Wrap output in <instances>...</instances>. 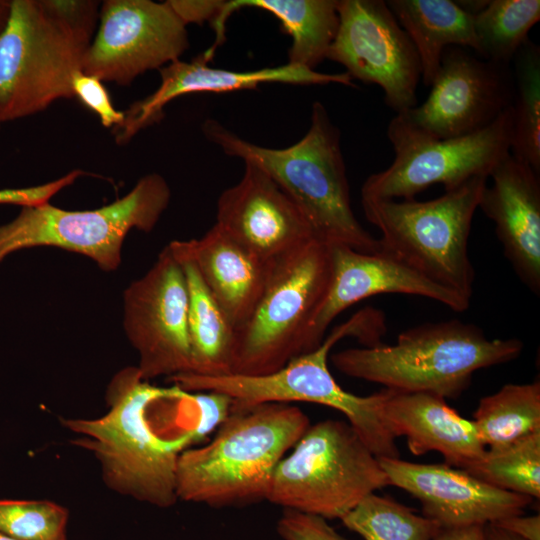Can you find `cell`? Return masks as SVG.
<instances>
[{
    "mask_svg": "<svg viewBox=\"0 0 540 540\" xmlns=\"http://www.w3.org/2000/svg\"><path fill=\"white\" fill-rule=\"evenodd\" d=\"M166 180L150 173L124 197L93 210H65L49 203L22 207L0 226V263L10 254L51 246L89 257L104 271L121 263L123 242L131 229L150 232L169 205Z\"/></svg>",
    "mask_w": 540,
    "mask_h": 540,
    "instance_id": "10",
    "label": "cell"
},
{
    "mask_svg": "<svg viewBox=\"0 0 540 540\" xmlns=\"http://www.w3.org/2000/svg\"><path fill=\"white\" fill-rule=\"evenodd\" d=\"M11 10L10 0H0V36L4 31Z\"/></svg>",
    "mask_w": 540,
    "mask_h": 540,
    "instance_id": "38",
    "label": "cell"
},
{
    "mask_svg": "<svg viewBox=\"0 0 540 540\" xmlns=\"http://www.w3.org/2000/svg\"><path fill=\"white\" fill-rule=\"evenodd\" d=\"M513 135L510 153L540 173V48L528 39L512 62Z\"/></svg>",
    "mask_w": 540,
    "mask_h": 540,
    "instance_id": "27",
    "label": "cell"
},
{
    "mask_svg": "<svg viewBox=\"0 0 540 540\" xmlns=\"http://www.w3.org/2000/svg\"><path fill=\"white\" fill-rule=\"evenodd\" d=\"M330 279L329 245L317 239L270 261L256 305L235 329L231 374H271L308 353L309 327Z\"/></svg>",
    "mask_w": 540,
    "mask_h": 540,
    "instance_id": "7",
    "label": "cell"
},
{
    "mask_svg": "<svg viewBox=\"0 0 540 540\" xmlns=\"http://www.w3.org/2000/svg\"><path fill=\"white\" fill-rule=\"evenodd\" d=\"M383 334L384 317L379 311L366 308L335 327L315 350L292 359L271 374L201 376L186 373L169 380L186 392L226 395L232 400V408L272 402H309L330 407L345 415L376 457L397 458L396 438L382 419L383 390L369 396L347 392L336 382L327 363L331 348L339 340L355 337L364 347H372L380 344Z\"/></svg>",
    "mask_w": 540,
    "mask_h": 540,
    "instance_id": "4",
    "label": "cell"
},
{
    "mask_svg": "<svg viewBox=\"0 0 540 540\" xmlns=\"http://www.w3.org/2000/svg\"><path fill=\"white\" fill-rule=\"evenodd\" d=\"M382 419L395 437L405 436L414 455L437 451L445 463L466 469L486 448L474 422L451 408L444 397L429 392H401L384 388Z\"/></svg>",
    "mask_w": 540,
    "mask_h": 540,
    "instance_id": "21",
    "label": "cell"
},
{
    "mask_svg": "<svg viewBox=\"0 0 540 540\" xmlns=\"http://www.w3.org/2000/svg\"><path fill=\"white\" fill-rule=\"evenodd\" d=\"M539 20V0H489L474 15L477 54L487 60L511 64Z\"/></svg>",
    "mask_w": 540,
    "mask_h": 540,
    "instance_id": "28",
    "label": "cell"
},
{
    "mask_svg": "<svg viewBox=\"0 0 540 540\" xmlns=\"http://www.w3.org/2000/svg\"><path fill=\"white\" fill-rule=\"evenodd\" d=\"M478 208L492 220L523 284L540 293V173L510 152L490 172Z\"/></svg>",
    "mask_w": 540,
    "mask_h": 540,
    "instance_id": "20",
    "label": "cell"
},
{
    "mask_svg": "<svg viewBox=\"0 0 540 540\" xmlns=\"http://www.w3.org/2000/svg\"><path fill=\"white\" fill-rule=\"evenodd\" d=\"M389 485L378 457L348 421L327 419L310 425L278 463L266 501L341 520L366 496Z\"/></svg>",
    "mask_w": 540,
    "mask_h": 540,
    "instance_id": "9",
    "label": "cell"
},
{
    "mask_svg": "<svg viewBox=\"0 0 540 540\" xmlns=\"http://www.w3.org/2000/svg\"><path fill=\"white\" fill-rule=\"evenodd\" d=\"M276 530L283 540H347L326 519L293 510H284Z\"/></svg>",
    "mask_w": 540,
    "mask_h": 540,
    "instance_id": "33",
    "label": "cell"
},
{
    "mask_svg": "<svg viewBox=\"0 0 540 540\" xmlns=\"http://www.w3.org/2000/svg\"><path fill=\"white\" fill-rule=\"evenodd\" d=\"M159 87L124 111L123 123L113 129L116 143L126 144L140 131L157 124L164 117V107L179 96L192 93H226L255 89L263 83L292 85H327L336 83L354 87L346 73H323L309 68L284 64L254 71H231L213 68L202 55L191 62L176 60L159 69Z\"/></svg>",
    "mask_w": 540,
    "mask_h": 540,
    "instance_id": "19",
    "label": "cell"
},
{
    "mask_svg": "<svg viewBox=\"0 0 540 540\" xmlns=\"http://www.w3.org/2000/svg\"><path fill=\"white\" fill-rule=\"evenodd\" d=\"M386 3L417 51L425 86H431L446 48H469L477 54L474 16L456 1L389 0Z\"/></svg>",
    "mask_w": 540,
    "mask_h": 540,
    "instance_id": "24",
    "label": "cell"
},
{
    "mask_svg": "<svg viewBox=\"0 0 540 540\" xmlns=\"http://www.w3.org/2000/svg\"><path fill=\"white\" fill-rule=\"evenodd\" d=\"M169 246L194 263L234 328L241 326L263 291L270 262L260 259L217 225L198 239L177 240Z\"/></svg>",
    "mask_w": 540,
    "mask_h": 540,
    "instance_id": "22",
    "label": "cell"
},
{
    "mask_svg": "<svg viewBox=\"0 0 540 540\" xmlns=\"http://www.w3.org/2000/svg\"><path fill=\"white\" fill-rule=\"evenodd\" d=\"M511 64L477 57L463 47L445 49L426 100L396 114L412 130L435 139L469 135L512 107Z\"/></svg>",
    "mask_w": 540,
    "mask_h": 540,
    "instance_id": "14",
    "label": "cell"
},
{
    "mask_svg": "<svg viewBox=\"0 0 540 540\" xmlns=\"http://www.w3.org/2000/svg\"><path fill=\"white\" fill-rule=\"evenodd\" d=\"M0 540H18L3 533H0Z\"/></svg>",
    "mask_w": 540,
    "mask_h": 540,
    "instance_id": "39",
    "label": "cell"
},
{
    "mask_svg": "<svg viewBox=\"0 0 540 540\" xmlns=\"http://www.w3.org/2000/svg\"><path fill=\"white\" fill-rule=\"evenodd\" d=\"M487 540H524L512 533H509L493 524L485 526Z\"/></svg>",
    "mask_w": 540,
    "mask_h": 540,
    "instance_id": "37",
    "label": "cell"
},
{
    "mask_svg": "<svg viewBox=\"0 0 540 540\" xmlns=\"http://www.w3.org/2000/svg\"><path fill=\"white\" fill-rule=\"evenodd\" d=\"M339 26L327 59L354 80L378 85L396 114L417 105V51L386 1L339 0Z\"/></svg>",
    "mask_w": 540,
    "mask_h": 540,
    "instance_id": "12",
    "label": "cell"
},
{
    "mask_svg": "<svg viewBox=\"0 0 540 540\" xmlns=\"http://www.w3.org/2000/svg\"><path fill=\"white\" fill-rule=\"evenodd\" d=\"M1 124H2V123L0 122V125H1Z\"/></svg>",
    "mask_w": 540,
    "mask_h": 540,
    "instance_id": "40",
    "label": "cell"
},
{
    "mask_svg": "<svg viewBox=\"0 0 540 540\" xmlns=\"http://www.w3.org/2000/svg\"><path fill=\"white\" fill-rule=\"evenodd\" d=\"M487 180L474 177L428 201L361 199L362 208L381 232L383 252L471 300L475 272L468 239Z\"/></svg>",
    "mask_w": 540,
    "mask_h": 540,
    "instance_id": "6",
    "label": "cell"
},
{
    "mask_svg": "<svg viewBox=\"0 0 540 540\" xmlns=\"http://www.w3.org/2000/svg\"><path fill=\"white\" fill-rule=\"evenodd\" d=\"M169 389L143 379L136 366L126 367L108 384L105 414L60 419L77 435L72 443L94 455L109 489L158 508H169L178 501L179 456L200 441L194 430L166 438L154 429L149 413Z\"/></svg>",
    "mask_w": 540,
    "mask_h": 540,
    "instance_id": "1",
    "label": "cell"
},
{
    "mask_svg": "<svg viewBox=\"0 0 540 540\" xmlns=\"http://www.w3.org/2000/svg\"><path fill=\"white\" fill-rule=\"evenodd\" d=\"M72 91L74 97L99 117L104 127L115 129L123 123L124 112L114 107L103 81L97 77L77 71L72 79Z\"/></svg>",
    "mask_w": 540,
    "mask_h": 540,
    "instance_id": "32",
    "label": "cell"
},
{
    "mask_svg": "<svg viewBox=\"0 0 540 540\" xmlns=\"http://www.w3.org/2000/svg\"><path fill=\"white\" fill-rule=\"evenodd\" d=\"M486 525L440 528L433 540H487Z\"/></svg>",
    "mask_w": 540,
    "mask_h": 540,
    "instance_id": "36",
    "label": "cell"
},
{
    "mask_svg": "<svg viewBox=\"0 0 540 540\" xmlns=\"http://www.w3.org/2000/svg\"><path fill=\"white\" fill-rule=\"evenodd\" d=\"M82 71L101 81L129 85L146 71L180 59L189 47L186 25L168 3L106 0Z\"/></svg>",
    "mask_w": 540,
    "mask_h": 540,
    "instance_id": "15",
    "label": "cell"
},
{
    "mask_svg": "<svg viewBox=\"0 0 540 540\" xmlns=\"http://www.w3.org/2000/svg\"><path fill=\"white\" fill-rule=\"evenodd\" d=\"M169 248L180 262L187 283L188 329L193 364L191 373L201 376L230 375L235 328L202 280L194 263Z\"/></svg>",
    "mask_w": 540,
    "mask_h": 540,
    "instance_id": "25",
    "label": "cell"
},
{
    "mask_svg": "<svg viewBox=\"0 0 540 540\" xmlns=\"http://www.w3.org/2000/svg\"><path fill=\"white\" fill-rule=\"evenodd\" d=\"M68 510L50 500L0 499V533L18 540H67Z\"/></svg>",
    "mask_w": 540,
    "mask_h": 540,
    "instance_id": "31",
    "label": "cell"
},
{
    "mask_svg": "<svg viewBox=\"0 0 540 540\" xmlns=\"http://www.w3.org/2000/svg\"><path fill=\"white\" fill-rule=\"evenodd\" d=\"M93 36L71 25L53 0H11L0 36V122L28 117L73 98Z\"/></svg>",
    "mask_w": 540,
    "mask_h": 540,
    "instance_id": "8",
    "label": "cell"
},
{
    "mask_svg": "<svg viewBox=\"0 0 540 540\" xmlns=\"http://www.w3.org/2000/svg\"><path fill=\"white\" fill-rule=\"evenodd\" d=\"M203 131L223 152L264 170L291 198L321 242L356 251H382L379 239L355 217L340 145V131L321 102H314L310 125L296 143L269 148L242 139L215 120Z\"/></svg>",
    "mask_w": 540,
    "mask_h": 540,
    "instance_id": "2",
    "label": "cell"
},
{
    "mask_svg": "<svg viewBox=\"0 0 540 540\" xmlns=\"http://www.w3.org/2000/svg\"><path fill=\"white\" fill-rule=\"evenodd\" d=\"M289 403L232 408L211 441L189 447L178 459V500L212 508L266 500L278 463L310 426Z\"/></svg>",
    "mask_w": 540,
    "mask_h": 540,
    "instance_id": "3",
    "label": "cell"
},
{
    "mask_svg": "<svg viewBox=\"0 0 540 540\" xmlns=\"http://www.w3.org/2000/svg\"><path fill=\"white\" fill-rule=\"evenodd\" d=\"M328 245L331 279L309 327V352L320 346L328 326L341 312L374 295H418L440 302L456 312H463L469 307L471 300L433 282L388 253H365L342 244Z\"/></svg>",
    "mask_w": 540,
    "mask_h": 540,
    "instance_id": "17",
    "label": "cell"
},
{
    "mask_svg": "<svg viewBox=\"0 0 540 540\" xmlns=\"http://www.w3.org/2000/svg\"><path fill=\"white\" fill-rule=\"evenodd\" d=\"M166 2L184 25L189 23L202 24L205 21L212 23L218 16L223 3V1L213 0H169Z\"/></svg>",
    "mask_w": 540,
    "mask_h": 540,
    "instance_id": "34",
    "label": "cell"
},
{
    "mask_svg": "<svg viewBox=\"0 0 540 540\" xmlns=\"http://www.w3.org/2000/svg\"><path fill=\"white\" fill-rule=\"evenodd\" d=\"M522 350L519 339H490L476 325L453 319L408 329L392 345L339 351L331 361L341 373L387 389L454 399L475 371L509 362Z\"/></svg>",
    "mask_w": 540,
    "mask_h": 540,
    "instance_id": "5",
    "label": "cell"
},
{
    "mask_svg": "<svg viewBox=\"0 0 540 540\" xmlns=\"http://www.w3.org/2000/svg\"><path fill=\"white\" fill-rule=\"evenodd\" d=\"M379 463L390 485L418 499L423 515L440 528L487 525L523 514L533 498L502 490L445 464H420L392 457Z\"/></svg>",
    "mask_w": 540,
    "mask_h": 540,
    "instance_id": "16",
    "label": "cell"
},
{
    "mask_svg": "<svg viewBox=\"0 0 540 540\" xmlns=\"http://www.w3.org/2000/svg\"><path fill=\"white\" fill-rule=\"evenodd\" d=\"M242 8H257L274 15L290 35L288 63L311 70L327 59L339 26L338 0H231L223 1L211 23L215 41L206 50L214 57L225 38L226 21Z\"/></svg>",
    "mask_w": 540,
    "mask_h": 540,
    "instance_id": "23",
    "label": "cell"
},
{
    "mask_svg": "<svg viewBox=\"0 0 540 540\" xmlns=\"http://www.w3.org/2000/svg\"><path fill=\"white\" fill-rule=\"evenodd\" d=\"M364 540H433L440 526L389 497L372 493L342 519Z\"/></svg>",
    "mask_w": 540,
    "mask_h": 540,
    "instance_id": "29",
    "label": "cell"
},
{
    "mask_svg": "<svg viewBox=\"0 0 540 540\" xmlns=\"http://www.w3.org/2000/svg\"><path fill=\"white\" fill-rule=\"evenodd\" d=\"M499 489L540 497V431L484 455L463 469Z\"/></svg>",
    "mask_w": 540,
    "mask_h": 540,
    "instance_id": "30",
    "label": "cell"
},
{
    "mask_svg": "<svg viewBox=\"0 0 540 540\" xmlns=\"http://www.w3.org/2000/svg\"><path fill=\"white\" fill-rule=\"evenodd\" d=\"M493 524L524 540H540V516L513 515L496 521Z\"/></svg>",
    "mask_w": 540,
    "mask_h": 540,
    "instance_id": "35",
    "label": "cell"
},
{
    "mask_svg": "<svg viewBox=\"0 0 540 540\" xmlns=\"http://www.w3.org/2000/svg\"><path fill=\"white\" fill-rule=\"evenodd\" d=\"M484 447L498 450L540 431V383L506 384L480 399L473 414Z\"/></svg>",
    "mask_w": 540,
    "mask_h": 540,
    "instance_id": "26",
    "label": "cell"
},
{
    "mask_svg": "<svg viewBox=\"0 0 540 540\" xmlns=\"http://www.w3.org/2000/svg\"><path fill=\"white\" fill-rule=\"evenodd\" d=\"M512 135V107L486 128L449 139L422 135L395 115L387 128L394 160L365 180L361 199H414L434 184L448 191L474 177L488 178L510 152Z\"/></svg>",
    "mask_w": 540,
    "mask_h": 540,
    "instance_id": "11",
    "label": "cell"
},
{
    "mask_svg": "<svg viewBox=\"0 0 540 540\" xmlns=\"http://www.w3.org/2000/svg\"><path fill=\"white\" fill-rule=\"evenodd\" d=\"M123 327L143 379L191 373L188 289L180 262L166 246L123 294Z\"/></svg>",
    "mask_w": 540,
    "mask_h": 540,
    "instance_id": "13",
    "label": "cell"
},
{
    "mask_svg": "<svg viewBox=\"0 0 540 540\" xmlns=\"http://www.w3.org/2000/svg\"><path fill=\"white\" fill-rule=\"evenodd\" d=\"M244 163L240 181L219 196L215 225L266 262L316 239L278 184L257 165Z\"/></svg>",
    "mask_w": 540,
    "mask_h": 540,
    "instance_id": "18",
    "label": "cell"
}]
</instances>
